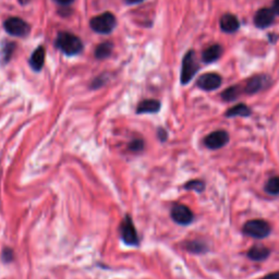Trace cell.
<instances>
[{"mask_svg":"<svg viewBox=\"0 0 279 279\" xmlns=\"http://www.w3.org/2000/svg\"><path fill=\"white\" fill-rule=\"evenodd\" d=\"M56 47L67 56H74L81 53L83 49V43L77 35L68 32H60L57 35Z\"/></svg>","mask_w":279,"mask_h":279,"instance_id":"cell-1","label":"cell"},{"mask_svg":"<svg viewBox=\"0 0 279 279\" xmlns=\"http://www.w3.org/2000/svg\"><path fill=\"white\" fill-rule=\"evenodd\" d=\"M116 25V17L110 12H105L101 16L94 17L89 21V26H91L92 30L96 33H101V34H109Z\"/></svg>","mask_w":279,"mask_h":279,"instance_id":"cell-2","label":"cell"},{"mask_svg":"<svg viewBox=\"0 0 279 279\" xmlns=\"http://www.w3.org/2000/svg\"><path fill=\"white\" fill-rule=\"evenodd\" d=\"M119 234L122 241L129 247H138L140 239L135 226L130 215H126L119 226Z\"/></svg>","mask_w":279,"mask_h":279,"instance_id":"cell-3","label":"cell"},{"mask_svg":"<svg viewBox=\"0 0 279 279\" xmlns=\"http://www.w3.org/2000/svg\"><path fill=\"white\" fill-rule=\"evenodd\" d=\"M242 231L244 235L255 239H264L271 234V226L267 221L262 219L249 220L244 224Z\"/></svg>","mask_w":279,"mask_h":279,"instance_id":"cell-4","label":"cell"},{"mask_svg":"<svg viewBox=\"0 0 279 279\" xmlns=\"http://www.w3.org/2000/svg\"><path fill=\"white\" fill-rule=\"evenodd\" d=\"M198 70V64L195 59V54L193 50L188 51L182 60L181 69V83L188 84L194 77Z\"/></svg>","mask_w":279,"mask_h":279,"instance_id":"cell-5","label":"cell"},{"mask_svg":"<svg viewBox=\"0 0 279 279\" xmlns=\"http://www.w3.org/2000/svg\"><path fill=\"white\" fill-rule=\"evenodd\" d=\"M3 27L7 33L17 37H25L31 32V27L24 20L20 18H9L3 23Z\"/></svg>","mask_w":279,"mask_h":279,"instance_id":"cell-6","label":"cell"},{"mask_svg":"<svg viewBox=\"0 0 279 279\" xmlns=\"http://www.w3.org/2000/svg\"><path fill=\"white\" fill-rule=\"evenodd\" d=\"M170 215H172V218L174 223L182 226L190 225L194 219V215H193L192 211L187 205L183 204L173 205Z\"/></svg>","mask_w":279,"mask_h":279,"instance_id":"cell-7","label":"cell"},{"mask_svg":"<svg viewBox=\"0 0 279 279\" xmlns=\"http://www.w3.org/2000/svg\"><path fill=\"white\" fill-rule=\"evenodd\" d=\"M229 142V134L225 130H217L212 132L204 139V144L210 150H219L224 148Z\"/></svg>","mask_w":279,"mask_h":279,"instance_id":"cell-8","label":"cell"},{"mask_svg":"<svg viewBox=\"0 0 279 279\" xmlns=\"http://www.w3.org/2000/svg\"><path fill=\"white\" fill-rule=\"evenodd\" d=\"M196 85L204 91H214L221 85V78L216 73H205L197 80Z\"/></svg>","mask_w":279,"mask_h":279,"instance_id":"cell-9","label":"cell"},{"mask_svg":"<svg viewBox=\"0 0 279 279\" xmlns=\"http://www.w3.org/2000/svg\"><path fill=\"white\" fill-rule=\"evenodd\" d=\"M274 19H275V12H274L273 9H259L254 17V24L259 28H265L272 24Z\"/></svg>","mask_w":279,"mask_h":279,"instance_id":"cell-10","label":"cell"},{"mask_svg":"<svg viewBox=\"0 0 279 279\" xmlns=\"http://www.w3.org/2000/svg\"><path fill=\"white\" fill-rule=\"evenodd\" d=\"M268 81V78L265 75H255V77L251 78L245 84L244 91L248 94H254L258 93V91L265 86V84Z\"/></svg>","mask_w":279,"mask_h":279,"instance_id":"cell-11","label":"cell"},{"mask_svg":"<svg viewBox=\"0 0 279 279\" xmlns=\"http://www.w3.org/2000/svg\"><path fill=\"white\" fill-rule=\"evenodd\" d=\"M240 23L238 18L234 16V14L227 13L224 14L220 19V27L221 30L226 33H235L236 31L239 30Z\"/></svg>","mask_w":279,"mask_h":279,"instance_id":"cell-12","label":"cell"},{"mask_svg":"<svg viewBox=\"0 0 279 279\" xmlns=\"http://www.w3.org/2000/svg\"><path fill=\"white\" fill-rule=\"evenodd\" d=\"M160 102L156 99H144L136 107V113H156L160 110Z\"/></svg>","mask_w":279,"mask_h":279,"instance_id":"cell-13","label":"cell"},{"mask_svg":"<svg viewBox=\"0 0 279 279\" xmlns=\"http://www.w3.org/2000/svg\"><path fill=\"white\" fill-rule=\"evenodd\" d=\"M271 254V250L268 248L264 247V245H254L248 252V258L255 262L265 261V259Z\"/></svg>","mask_w":279,"mask_h":279,"instance_id":"cell-14","label":"cell"},{"mask_svg":"<svg viewBox=\"0 0 279 279\" xmlns=\"http://www.w3.org/2000/svg\"><path fill=\"white\" fill-rule=\"evenodd\" d=\"M45 64V48L43 46L37 47L30 58V65L33 70L41 71Z\"/></svg>","mask_w":279,"mask_h":279,"instance_id":"cell-15","label":"cell"},{"mask_svg":"<svg viewBox=\"0 0 279 279\" xmlns=\"http://www.w3.org/2000/svg\"><path fill=\"white\" fill-rule=\"evenodd\" d=\"M221 53H223V48H221L220 45H212L203 51L202 59L206 64L214 63L221 56Z\"/></svg>","mask_w":279,"mask_h":279,"instance_id":"cell-16","label":"cell"},{"mask_svg":"<svg viewBox=\"0 0 279 279\" xmlns=\"http://www.w3.org/2000/svg\"><path fill=\"white\" fill-rule=\"evenodd\" d=\"M184 250L188 252L194 253V254H203L209 251V247H207L205 242L200 240H190L183 243Z\"/></svg>","mask_w":279,"mask_h":279,"instance_id":"cell-17","label":"cell"},{"mask_svg":"<svg viewBox=\"0 0 279 279\" xmlns=\"http://www.w3.org/2000/svg\"><path fill=\"white\" fill-rule=\"evenodd\" d=\"M252 111L250 108L245 105V104H238L234 107H231L230 109L226 111L225 116L227 118H234V117H249L251 115Z\"/></svg>","mask_w":279,"mask_h":279,"instance_id":"cell-18","label":"cell"},{"mask_svg":"<svg viewBox=\"0 0 279 279\" xmlns=\"http://www.w3.org/2000/svg\"><path fill=\"white\" fill-rule=\"evenodd\" d=\"M112 49H113V45L112 43L110 42H104L102 44H99L96 47V50H95V57L97 59H106L109 57L112 53Z\"/></svg>","mask_w":279,"mask_h":279,"instance_id":"cell-19","label":"cell"},{"mask_svg":"<svg viewBox=\"0 0 279 279\" xmlns=\"http://www.w3.org/2000/svg\"><path fill=\"white\" fill-rule=\"evenodd\" d=\"M264 189L268 194L279 195V177L269 178Z\"/></svg>","mask_w":279,"mask_h":279,"instance_id":"cell-20","label":"cell"},{"mask_svg":"<svg viewBox=\"0 0 279 279\" xmlns=\"http://www.w3.org/2000/svg\"><path fill=\"white\" fill-rule=\"evenodd\" d=\"M240 95V87L239 86H230L229 88L225 89L221 93V98L226 102H233L236 101Z\"/></svg>","mask_w":279,"mask_h":279,"instance_id":"cell-21","label":"cell"},{"mask_svg":"<svg viewBox=\"0 0 279 279\" xmlns=\"http://www.w3.org/2000/svg\"><path fill=\"white\" fill-rule=\"evenodd\" d=\"M186 190H193L195 192H203L205 190V182L202 180H190L184 184Z\"/></svg>","mask_w":279,"mask_h":279,"instance_id":"cell-22","label":"cell"},{"mask_svg":"<svg viewBox=\"0 0 279 279\" xmlns=\"http://www.w3.org/2000/svg\"><path fill=\"white\" fill-rule=\"evenodd\" d=\"M17 48V45L16 43H7L6 45H4L3 49H2V61L3 63H8L9 60L11 59V57L13 56L14 50Z\"/></svg>","mask_w":279,"mask_h":279,"instance_id":"cell-23","label":"cell"},{"mask_svg":"<svg viewBox=\"0 0 279 279\" xmlns=\"http://www.w3.org/2000/svg\"><path fill=\"white\" fill-rule=\"evenodd\" d=\"M144 141L142 139H135V140H132L129 145H128V150H130V152H133V153H140L142 150H144Z\"/></svg>","mask_w":279,"mask_h":279,"instance_id":"cell-24","label":"cell"},{"mask_svg":"<svg viewBox=\"0 0 279 279\" xmlns=\"http://www.w3.org/2000/svg\"><path fill=\"white\" fill-rule=\"evenodd\" d=\"M1 258H2V261L3 263L9 264L13 262L14 259V251L11 248H3L2 252H1Z\"/></svg>","mask_w":279,"mask_h":279,"instance_id":"cell-25","label":"cell"},{"mask_svg":"<svg viewBox=\"0 0 279 279\" xmlns=\"http://www.w3.org/2000/svg\"><path fill=\"white\" fill-rule=\"evenodd\" d=\"M157 138L159 139L160 142H165L168 138V133L167 131L164 129V128H158L157 130Z\"/></svg>","mask_w":279,"mask_h":279,"instance_id":"cell-26","label":"cell"},{"mask_svg":"<svg viewBox=\"0 0 279 279\" xmlns=\"http://www.w3.org/2000/svg\"><path fill=\"white\" fill-rule=\"evenodd\" d=\"M105 82H106V79H103V77H98L97 79L94 80V82L92 83V87L93 88L101 87L102 85L105 84Z\"/></svg>","mask_w":279,"mask_h":279,"instance_id":"cell-27","label":"cell"},{"mask_svg":"<svg viewBox=\"0 0 279 279\" xmlns=\"http://www.w3.org/2000/svg\"><path fill=\"white\" fill-rule=\"evenodd\" d=\"M262 279H279V272H275V273H271L266 275Z\"/></svg>","mask_w":279,"mask_h":279,"instance_id":"cell-28","label":"cell"},{"mask_svg":"<svg viewBox=\"0 0 279 279\" xmlns=\"http://www.w3.org/2000/svg\"><path fill=\"white\" fill-rule=\"evenodd\" d=\"M55 1L57 3H59L61 4V6H68V4H71L72 3L74 0H55Z\"/></svg>","mask_w":279,"mask_h":279,"instance_id":"cell-29","label":"cell"},{"mask_svg":"<svg viewBox=\"0 0 279 279\" xmlns=\"http://www.w3.org/2000/svg\"><path fill=\"white\" fill-rule=\"evenodd\" d=\"M273 10H274V12H275V13L279 14V0H275V1H274Z\"/></svg>","mask_w":279,"mask_h":279,"instance_id":"cell-30","label":"cell"},{"mask_svg":"<svg viewBox=\"0 0 279 279\" xmlns=\"http://www.w3.org/2000/svg\"><path fill=\"white\" fill-rule=\"evenodd\" d=\"M143 1V0H126V2L128 4H135V3H140Z\"/></svg>","mask_w":279,"mask_h":279,"instance_id":"cell-31","label":"cell"},{"mask_svg":"<svg viewBox=\"0 0 279 279\" xmlns=\"http://www.w3.org/2000/svg\"><path fill=\"white\" fill-rule=\"evenodd\" d=\"M30 0H19V2H20L21 4H26Z\"/></svg>","mask_w":279,"mask_h":279,"instance_id":"cell-32","label":"cell"}]
</instances>
